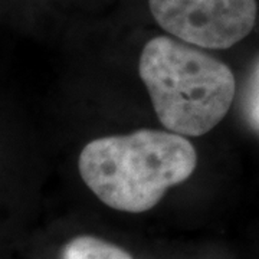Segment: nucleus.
<instances>
[{"instance_id": "obj_1", "label": "nucleus", "mask_w": 259, "mask_h": 259, "mask_svg": "<svg viewBox=\"0 0 259 259\" xmlns=\"http://www.w3.org/2000/svg\"><path fill=\"white\" fill-rule=\"evenodd\" d=\"M196 166L193 144L168 130L95 139L78 158L87 187L108 207L127 213L153 209L170 187L190 179Z\"/></svg>"}, {"instance_id": "obj_2", "label": "nucleus", "mask_w": 259, "mask_h": 259, "mask_svg": "<svg viewBox=\"0 0 259 259\" xmlns=\"http://www.w3.org/2000/svg\"><path fill=\"white\" fill-rule=\"evenodd\" d=\"M139 74L161 125L185 137L212 131L229 112L236 94L228 65L173 37L148 40Z\"/></svg>"}, {"instance_id": "obj_3", "label": "nucleus", "mask_w": 259, "mask_h": 259, "mask_svg": "<svg viewBox=\"0 0 259 259\" xmlns=\"http://www.w3.org/2000/svg\"><path fill=\"white\" fill-rule=\"evenodd\" d=\"M148 9L168 35L204 49H228L252 32L256 0H148Z\"/></svg>"}, {"instance_id": "obj_4", "label": "nucleus", "mask_w": 259, "mask_h": 259, "mask_svg": "<svg viewBox=\"0 0 259 259\" xmlns=\"http://www.w3.org/2000/svg\"><path fill=\"white\" fill-rule=\"evenodd\" d=\"M61 259H133L127 250L120 246L82 235L66 242L61 250Z\"/></svg>"}]
</instances>
